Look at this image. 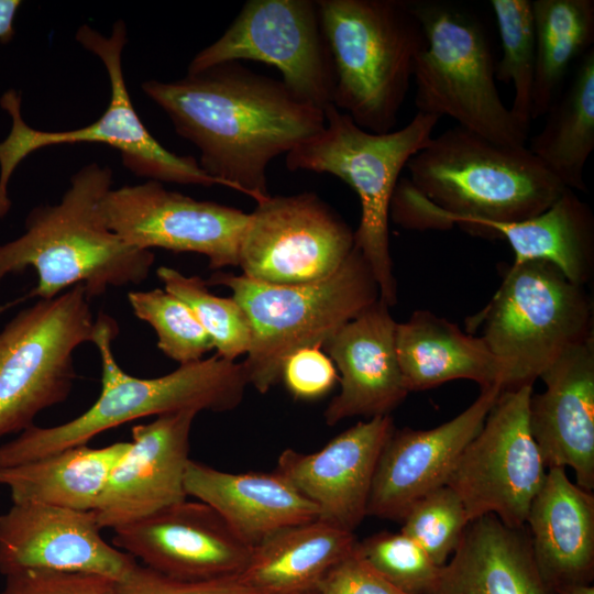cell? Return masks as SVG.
I'll list each match as a JSON object with an SVG mask.
<instances>
[{
	"mask_svg": "<svg viewBox=\"0 0 594 594\" xmlns=\"http://www.w3.org/2000/svg\"><path fill=\"white\" fill-rule=\"evenodd\" d=\"M389 208L413 230L509 222L547 210L565 187L529 151L490 141L460 125L432 136L407 163Z\"/></svg>",
	"mask_w": 594,
	"mask_h": 594,
	"instance_id": "7a4b0ae2",
	"label": "cell"
},
{
	"mask_svg": "<svg viewBox=\"0 0 594 594\" xmlns=\"http://www.w3.org/2000/svg\"><path fill=\"white\" fill-rule=\"evenodd\" d=\"M526 528L543 581L558 591L594 579V494L572 483L565 469L550 468L534 497Z\"/></svg>",
	"mask_w": 594,
	"mask_h": 594,
	"instance_id": "cb8c5ba5",
	"label": "cell"
},
{
	"mask_svg": "<svg viewBox=\"0 0 594 594\" xmlns=\"http://www.w3.org/2000/svg\"><path fill=\"white\" fill-rule=\"evenodd\" d=\"M240 61L277 68L307 103L323 111L332 105L334 70L318 1H246L224 33L191 59L187 74Z\"/></svg>",
	"mask_w": 594,
	"mask_h": 594,
	"instance_id": "4fadbf2b",
	"label": "cell"
},
{
	"mask_svg": "<svg viewBox=\"0 0 594 594\" xmlns=\"http://www.w3.org/2000/svg\"><path fill=\"white\" fill-rule=\"evenodd\" d=\"M184 485L187 496L213 508L252 548L319 517L317 506L276 471L229 473L190 459Z\"/></svg>",
	"mask_w": 594,
	"mask_h": 594,
	"instance_id": "603a6c76",
	"label": "cell"
},
{
	"mask_svg": "<svg viewBox=\"0 0 594 594\" xmlns=\"http://www.w3.org/2000/svg\"><path fill=\"white\" fill-rule=\"evenodd\" d=\"M353 249L354 232L317 194L270 196L249 213L238 266L258 282L307 284L332 275Z\"/></svg>",
	"mask_w": 594,
	"mask_h": 594,
	"instance_id": "5bb4252c",
	"label": "cell"
},
{
	"mask_svg": "<svg viewBox=\"0 0 594 594\" xmlns=\"http://www.w3.org/2000/svg\"><path fill=\"white\" fill-rule=\"evenodd\" d=\"M498 29L502 56L496 63V80L514 85L509 108L519 128L528 134L532 121V88L536 40L531 1L491 0Z\"/></svg>",
	"mask_w": 594,
	"mask_h": 594,
	"instance_id": "1f68e13d",
	"label": "cell"
},
{
	"mask_svg": "<svg viewBox=\"0 0 594 594\" xmlns=\"http://www.w3.org/2000/svg\"><path fill=\"white\" fill-rule=\"evenodd\" d=\"M400 522V532L418 543L437 565L443 566L470 521L458 494L443 485L415 502Z\"/></svg>",
	"mask_w": 594,
	"mask_h": 594,
	"instance_id": "e575fe53",
	"label": "cell"
},
{
	"mask_svg": "<svg viewBox=\"0 0 594 594\" xmlns=\"http://www.w3.org/2000/svg\"><path fill=\"white\" fill-rule=\"evenodd\" d=\"M531 395L532 385L501 392L447 481L469 521L493 514L509 527L526 525L548 471L530 432Z\"/></svg>",
	"mask_w": 594,
	"mask_h": 594,
	"instance_id": "7c38bea8",
	"label": "cell"
},
{
	"mask_svg": "<svg viewBox=\"0 0 594 594\" xmlns=\"http://www.w3.org/2000/svg\"><path fill=\"white\" fill-rule=\"evenodd\" d=\"M108 227L125 243L205 255L220 271L239 265L249 213L166 189L147 180L110 189L102 200Z\"/></svg>",
	"mask_w": 594,
	"mask_h": 594,
	"instance_id": "9a60e30c",
	"label": "cell"
},
{
	"mask_svg": "<svg viewBox=\"0 0 594 594\" xmlns=\"http://www.w3.org/2000/svg\"><path fill=\"white\" fill-rule=\"evenodd\" d=\"M134 315L157 334V346L179 365L202 360L215 346L193 311L165 289L128 293Z\"/></svg>",
	"mask_w": 594,
	"mask_h": 594,
	"instance_id": "836d02e7",
	"label": "cell"
},
{
	"mask_svg": "<svg viewBox=\"0 0 594 594\" xmlns=\"http://www.w3.org/2000/svg\"><path fill=\"white\" fill-rule=\"evenodd\" d=\"M205 282L230 288L244 310L251 342L242 365L248 384L261 394L279 382L290 354L322 348L380 299L374 275L355 248L332 275L314 283L275 285L222 271H215Z\"/></svg>",
	"mask_w": 594,
	"mask_h": 594,
	"instance_id": "8992f818",
	"label": "cell"
},
{
	"mask_svg": "<svg viewBox=\"0 0 594 594\" xmlns=\"http://www.w3.org/2000/svg\"><path fill=\"white\" fill-rule=\"evenodd\" d=\"M144 94L169 117L175 131L200 152L199 165L222 186L256 204L271 195L266 169L318 134L324 111L299 99L282 80L229 62L183 79L147 80Z\"/></svg>",
	"mask_w": 594,
	"mask_h": 594,
	"instance_id": "6da1fadb",
	"label": "cell"
},
{
	"mask_svg": "<svg viewBox=\"0 0 594 594\" xmlns=\"http://www.w3.org/2000/svg\"><path fill=\"white\" fill-rule=\"evenodd\" d=\"M4 576L0 594H116L117 587V581L86 572L24 570Z\"/></svg>",
	"mask_w": 594,
	"mask_h": 594,
	"instance_id": "8d00e7d4",
	"label": "cell"
},
{
	"mask_svg": "<svg viewBox=\"0 0 594 594\" xmlns=\"http://www.w3.org/2000/svg\"><path fill=\"white\" fill-rule=\"evenodd\" d=\"M21 1L0 0V42L7 43L14 35L13 21Z\"/></svg>",
	"mask_w": 594,
	"mask_h": 594,
	"instance_id": "60d3db41",
	"label": "cell"
},
{
	"mask_svg": "<svg viewBox=\"0 0 594 594\" xmlns=\"http://www.w3.org/2000/svg\"><path fill=\"white\" fill-rule=\"evenodd\" d=\"M531 395L529 427L544 465L571 468L576 485L594 490V338L574 345L541 375Z\"/></svg>",
	"mask_w": 594,
	"mask_h": 594,
	"instance_id": "44dd1931",
	"label": "cell"
},
{
	"mask_svg": "<svg viewBox=\"0 0 594 594\" xmlns=\"http://www.w3.org/2000/svg\"><path fill=\"white\" fill-rule=\"evenodd\" d=\"M300 594H316V590L307 593H300Z\"/></svg>",
	"mask_w": 594,
	"mask_h": 594,
	"instance_id": "7bdbcfd3",
	"label": "cell"
},
{
	"mask_svg": "<svg viewBox=\"0 0 594 594\" xmlns=\"http://www.w3.org/2000/svg\"><path fill=\"white\" fill-rule=\"evenodd\" d=\"M425 36L413 79L417 112L449 116L458 125L490 141L527 145L496 86V63L482 21L441 0H410Z\"/></svg>",
	"mask_w": 594,
	"mask_h": 594,
	"instance_id": "9c48e42d",
	"label": "cell"
},
{
	"mask_svg": "<svg viewBox=\"0 0 594 594\" xmlns=\"http://www.w3.org/2000/svg\"><path fill=\"white\" fill-rule=\"evenodd\" d=\"M197 414H164L132 428V441L111 470L94 509L101 529L114 530L187 498L184 479Z\"/></svg>",
	"mask_w": 594,
	"mask_h": 594,
	"instance_id": "d6986e66",
	"label": "cell"
},
{
	"mask_svg": "<svg viewBox=\"0 0 594 594\" xmlns=\"http://www.w3.org/2000/svg\"><path fill=\"white\" fill-rule=\"evenodd\" d=\"M334 70L332 105L372 133L393 131L426 47L407 0H318Z\"/></svg>",
	"mask_w": 594,
	"mask_h": 594,
	"instance_id": "5b68a950",
	"label": "cell"
},
{
	"mask_svg": "<svg viewBox=\"0 0 594 594\" xmlns=\"http://www.w3.org/2000/svg\"><path fill=\"white\" fill-rule=\"evenodd\" d=\"M356 542L353 532L319 519L293 526L253 548L238 578L264 594L311 592Z\"/></svg>",
	"mask_w": 594,
	"mask_h": 594,
	"instance_id": "83f0119b",
	"label": "cell"
},
{
	"mask_svg": "<svg viewBox=\"0 0 594 594\" xmlns=\"http://www.w3.org/2000/svg\"><path fill=\"white\" fill-rule=\"evenodd\" d=\"M583 285L546 261L514 264L487 305L466 319L498 359L503 391L534 385L564 352L593 337Z\"/></svg>",
	"mask_w": 594,
	"mask_h": 594,
	"instance_id": "ba28073f",
	"label": "cell"
},
{
	"mask_svg": "<svg viewBox=\"0 0 594 594\" xmlns=\"http://www.w3.org/2000/svg\"><path fill=\"white\" fill-rule=\"evenodd\" d=\"M280 380L295 398L312 400L333 388L338 374L336 365L320 348H305L285 360Z\"/></svg>",
	"mask_w": 594,
	"mask_h": 594,
	"instance_id": "f35d334b",
	"label": "cell"
},
{
	"mask_svg": "<svg viewBox=\"0 0 594 594\" xmlns=\"http://www.w3.org/2000/svg\"><path fill=\"white\" fill-rule=\"evenodd\" d=\"M394 429L389 415L370 418L317 452L287 448L275 471L317 506L319 520L353 532L367 516L377 461Z\"/></svg>",
	"mask_w": 594,
	"mask_h": 594,
	"instance_id": "ffe728a7",
	"label": "cell"
},
{
	"mask_svg": "<svg viewBox=\"0 0 594 594\" xmlns=\"http://www.w3.org/2000/svg\"><path fill=\"white\" fill-rule=\"evenodd\" d=\"M470 232L505 239L515 253L514 264L546 261L571 282L590 279L594 261V219L591 208L565 188L543 212L532 218L473 226Z\"/></svg>",
	"mask_w": 594,
	"mask_h": 594,
	"instance_id": "4316f807",
	"label": "cell"
},
{
	"mask_svg": "<svg viewBox=\"0 0 594 594\" xmlns=\"http://www.w3.org/2000/svg\"><path fill=\"white\" fill-rule=\"evenodd\" d=\"M355 549L376 573L404 594H428L442 568L400 531L374 534L358 541Z\"/></svg>",
	"mask_w": 594,
	"mask_h": 594,
	"instance_id": "d590c367",
	"label": "cell"
},
{
	"mask_svg": "<svg viewBox=\"0 0 594 594\" xmlns=\"http://www.w3.org/2000/svg\"><path fill=\"white\" fill-rule=\"evenodd\" d=\"M156 275L164 289L193 311L210 337L218 356L235 361L238 356L248 353L251 342L250 322L233 297H219L209 290L202 278L186 276L172 267L160 266Z\"/></svg>",
	"mask_w": 594,
	"mask_h": 594,
	"instance_id": "d6a6232c",
	"label": "cell"
},
{
	"mask_svg": "<svg viewBox=\"0 0 594 594\" xmlns=\"http://www.w3.org/2000/svg\"><path fill=\"white\" fill-rule=\"evenodd\" d=\"M428 594H557L536 565L526 526L487 514L470 521Z\"/></svg>",
	"mask_w": 594,
	"mask_h": 594,
	"instance_id": "d4e9b609",
	"label": "cell"
},
{
	"mask_svg": "<svg viewBox=\"0 0 594 594\" xmlns=\"http://www.w3.org/2000/svg\"><path fill=\"white\" fill-rule=\"evenodd\" d=\"M557 594H594V587L592 584L571 586L558 591Z\"/></svg>",
	"mask_w": 594,
	"mask_h": 594,
	"instance_id": "b9f144b4",
	"label": "cell"
},
{
	"mask_svg": "<svg viewBox=\"0 0 594 594\" xmlns=\"http://www.w3.org/2000/svg\"><path fill=\"white\" fill-rule=\"evenodd\" d=\"M89 301L76 285L23 309L0 331V437L34 426L38 413L68 397L73 353L96 333Z\"/></svg>",
	"mask_w": 594,
	"mask_h": 594,
	"instance_id": "8fae6325",
	"label": "cell"
},
{
	"mask_svg": "<svg viewBox=\"0 0 594 594\" xmlns=\"http://www.w3.org/2000/svg\"><path fill=\"white\" fill-rule=\"evenodd\" d=\"M116 594H264L229 576L205 581H183L136 564L131 573L117 582Z\"/></svg>",
	"mask_w": 594,
	"mask_h": 594,
	"instance_id": "74e56055",
	"label": "cell"
},
{
	"mask_svg": "<svg viewBox=\"0 0 594 594\" xmlns=\"http://www.w3.org/2000/svg\"><path fill=\"white\" fill-rule=\"evenodd\" d=\"M316 594L404 593L376 573L354 548L348 557L328 572L316 588Z\"/></svg>",
	"mask_w": 594,
	"mask_h": 594,
	"instance_id": "ab89813d",
	"label": "cell"
},
{
	"mask_svg": "<svg viewBox=\"0 0 594 594\" xmlns=\"http://www.w3.org/2000/svg\"><path fill=\"white\" fill-rule=\"evenodd\" d=\"M529 151L569 189L586 191L584 167L594 150V48L578 64L573 79L547 113Z\"/></svg>",
	"mask_w": 594,
	"mask_h": 594,
	"instance_id": "f546056e",
	"label": "cell"
},
{
	"mask_svg": "<svg viewBox=\"0 0 594 594\" xmlns=\"http://www.w3.org/2000/svg\"><path fill=\"white\" fill-rule=\"evenodd\" d=\"M112 184L108 166L90 163L76 172L58 204L35 207L24 234L0 244V280L31 267L37 274L32 296L51 299L82 285L90 300L145 280L154 253L125 243L105 219L102 200Z\"/></svg>",
	"mask_w": 594,
	"mask_h": 594,
	"instance_id": "3957f363",
	"label": "cell"
},
{
	"mask_svg": "<svg viewBox=\"0 0 594 594\" xmlns=\"http://www.w3.org/2000/svg\"><path fill=\"white\" fill-rule=\"evenodd\" d=\"M96 321L92 343L101 360L98 399L65 424L46 428L32 426L0 444V468L87 444L97 435L139 418L180 410L226 413L242 402L249 385L242 363L216 354L179 365L160 377L139 378L125 373L113 356L111 343L119 332L117 322L103 314Z\"/></svg>",
	"mask_w": 594,
	"mask_h": 594,
	"instance_id": "277c9868",
	"label": "cell"
},
{
	"mask_svg": "<svg viewBox=\"0 0 594 594\" xmlns=\"http://www.w3.org/2000/svg\"><path fill=\"white\" fill-rule=\"evenodd\" d=\"M76 41L103 63L110 81V100L102 116L89 125L66 131H41L29 127L21 114V96L6 91L0 106L11 117L12 127L0 142V218L10 209L8 183L15 167L32 152L54 145L101 143L119 151L123 165L148 180L185 185H221L208 175L193 156L177 155L165 148L147 130L134 109L122 70V52L128 42L127 26L118 20L110 36L87 24Z\"/></svg>",
	"mask_w": 594,
	"mask_h": 594,
	"instance_id": "30bf717a",
	"label": "cell"
},
{
	"mask_svg": "<svg viewBox=\"0 0 594 594\" xmlns=\"http://www.w3.org/2000/svg\"><path fill=\"white\" fill-rule=\"evenodd\" d=\"M324 128L286 154L292 170L328 173L359 196L361 219L354 248L370 266L388 307L397 302V285L389 252L392 198L408 161L432 138L439 117L417 112L402 129L372 133L333 105L324 109Z\"/></svg>",
	"mask_w": 594,
	"mask_h": 594,
	"instance_id": "52a82bcc",
	"label": "cell"
},
{
	"mask_svg": "<svg viewBox=\"0 0 594 594\" xmlns=\"http://www.w3.org/2000/svg\"><path fill=\"white\" fill-rule=\"evenodd\" d=\"M388 306L376 300L324 344L341 373V388L327 406L329 426L355 416H387L408 395L396 352V324Z\"/></svg>",
	"mask_w": 594,
	"mask_h": 594,
	"instance_id": "7402d4cb",
	"label": "cell"
},
{
	"mask_svg": "<svg viewBox=\"0 0 594 594\" xmlns=\"http://www.w3.org/2000/svg\"><path fill=\"white\" fill-rule=\"evenodd\" d=\"M536 65L532 88V120L547 113L558 99L571 63L592 48L593 0L531 1Z\"/></svg>",
	"mask_w": 594,
	"mask_h": 594,
	"instance_id": "4dcf8cb0",
	"label": "cell"
},
{
	"mask_svg": "<svg viewBox=\"0 0 594 594\" xmlns=\"http://www.w3.org/2000/svg\"><path fill=\"white\" fill-rule=\"evenodd\" d=\"M396 352L408 392L425 391L453 380H470L481 388L499 385L504 371L477 336L427 310L396 324Z\"/></svg>",
	"mask_w": 594,
	"mask_h": 594,
	"instance_id": "484cf974",
	"label": "cell"
},
{
	"mask_svg": "<svg viewBox=\"0 0 594 594\" xmlns=\"http://www.w3.org/2000/svg\"><path fill=\"white\" fill-rule=\"evenodd\" d=\"M100 531L94 510L12 504L0 515V573L74 571L120 582L138 562L107 542Z\"/></svg>",
	"mask_w": 594,
	"mask_h": 594,
	"instance_id": "e0dca14e",
	"label": "cell"
},
{
	"mask_svg": "<svg viewBox=\"0 0 594 594\" xmlns=\"http://www.w3.org/2000/svg\"><path fill=\"white\" fill-rule=\"evenodd\" d=\"M502 391L499 385L481 388L466 409L438 427L394 429L377 461L367 516L402 521L415 502L446 485Z\"/></svg>",
	"mask_w": 594,
	"mask_h": 594,
	"instance_id": "ac0fdd59",
	"label": "cell"
},
{
	"mask_svg": "<svg viewBox=\"0 0 594 594\" xmlns=\"http://www.w3.org/2000/svg\"><path fill=\"white\" fill-rule=\"evenodd\" d=\"M113 532L114 547L183 581L238 576L253 552L213 508L187 498Z\"/></svg>",
	"mask_w": 594,
	"mask_h": 594,
	"instance_id": "2e32d148",
	"label": "cell"
},
{
	"mask_svg": "<svg viewBox=\"0 0 594 594\" xmlns=\"http://www.w3.org/2000/svg\"><path fill=\"white\" fill-rule=\"evenodd\" d=\"M130 442L72 447L21 464L0 468V485L12 504H44L94 510L107 479Z\"/></svg>",
	"mask_w": 594,
	"mask_h": 594,
	"instance_id": "f1b7e54d",
	"label": "cell"
}]
</instances>
